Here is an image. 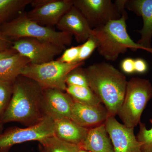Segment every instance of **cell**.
Masks as SVG:
<instances>
[{
  "label": "cell",
  "instance_id": "484cf974",
  "mask_svg": "<svg viewBox=\"0 0 152 152\" xmlns=\"http://www.w3.org/2000/svg\"><path fill=\"white\" fill-rule=\"evenodd\" d=\"M81 45L77 46L72 47L66 49L61 56L56 60L64 63L72 64L77 63V59L80 53Z\"/></svg>",
  "mask_w": 152,
  "mask_h": 152
},
{
  "label": "cell",
  "instance_id": "603a6c76",
  "mask_svg": "<svg viewBox=\"0 0 152 152\" xmlns=\"http://www.w3.org/2000/svg\"><path fill=\"white\" fill-rule=\"evenodd\" d=\"M14 83L0 81V120L10 102Z\"/></svg>",
  "mask_w": 152,
  "mask_h": 152
},
{
  "label": "cell",
  "instance_id": "30bf717a",
  "mask_svg": "<svg viewBox=\"0 0 152 152\" xmlns=\"http://www.w3.org/2000/svg\"><path fill=\"white\" fill-rule=\"evenodd\" d=\"M33 9L26 12L28 18L45 26L53 28L73 6V0H32Z\"/></svg>",
  "mask_w": 152,
  "mask_h": 152
},
{
  "label": "cell",
  "instance_id": "f546056e",
  "mask_svg": "<svg viewBox=\"0 0 152 152\" xmlns=\"http://www.w3.org/2000/svg\"><path fill=\"white\" fill-rule=\"evenodd\" d=\"M16 53L17 52L12 48L4 51L0 52V60L12 56Z\"/></svg>",
  "mask_w": 152,
  "mask_h": 152
},
{
  "label": "cell",
  "instance_id": "6da1fadb",
  "mask_svg": "<svg viewBox=\"0 0 152 152\" xmlns=\"http://www.w3.org/2000/svg\"><path fill=\"white\" fill-rule=\"evenodd\" d=\"M44 89L32 79L19 76L13 83L12 95L0 121L18 122L26 127L40 122L45 117L42 109Z\"/></svg>",
  "mask_w": 152,
  "mask_h": 152
},
{
  "label": "cell",
  "instance_id": "83f0119b",
  "mask_svg": "<svg viewBox=\"0 0 152 152\" xmlns=\"http://www.w3.org/2000/svg\"><path fill=\"white\" fill-rule=\"evenodd\" d=\"M135 72L136 73H146L148 70V63L145 60L141 58L134 59Z\"/></svg>",
  "mask_w": 152,
  "mask_h": 152
},
{
  "label": "cell",
  "instance_id": "3957f363",
  "mask_svg": "<svg viewBox=\"0 0 152 152\" xmlns=\"http://www.w3.org/2000/svg\"><path fill=\"white\" fill-rule=\"evenodd\" d=\"M122 16L118 20L110 21L104 26L93 29L92 34L96 38L99 54L107 61H116L121 54L130 49L133 51L142 50L152 55V48L147 49L135 42L128 34L126 20Z\"/></svg>",
  "mask_w": 152,
  "mask_h": 152
},
{
  "label": "cell",
  "instance_id": "d6986e66",
  "mask_svg": "<svg viewBox=\"0 0 152 152\" xmlns=\"http://www.w3.org/2000/svg\"><path fill=\"white\" fill-rule=\"evenodd\" d=\"M32 0H0V26L10 21L31 4Z\"/></svg>",
  "mask_w": 152,
  "mask_h": 152
},
{
  "label": "cell",
  "instance_id": "9a60e30c",
  "mask_svg": "<svg viewBox=\"0 0 152 152\" xmlns=\"http://www.w3.org/2000/svg\"><path fill=\"white\" fill-rule=\"evenodd\" d=\"M125 8L142 19V27L137 31L141 35L137 43L146 48H152V0H126Z\"/></svg>",
  "mask_w": 152,
  "mask_h": 152
},
{
  "label": "cell",
  "instance_id": "7c38bea8",
  "mask_svg": "<svg viewBox=\"0 0 152 152\" xmlns=\"http://www.w3.org/2000/svg\"><path fill=\"white\" fill-rule=\"evenodd\" d=\"M73 102V99L66 92L56 89L44 90L42 104L44 113L54 121L71 119Z\"/></svg>",
  "mask_w": 152,
  "mask_h": 152
},
{
  "label": "cell",
  "instance_id": "4fadbf2b",
  "mask_svg": "<svg viewBox=\"0 0 152 152\" xmlns=\"http://www.w3.org/2000/svg\"><path fill=\"white\" fill-rule=\"evenodd\" d=\"M56 26L60 31L74 36L79 43L85 42L92 32L87 20L74 6L63 16Z\"/></svg>",
  "mask_w": 152,
  "mask_h": 152
},
{
  "label": "cell",
  "instance_id": "ffe728a7",
  "mask_svg": "<svg viewBox=\"0 0 152 152\" xmlns=\"http://www.w3.org/2000/svg\"><path fill=\"white\" fill-rule=\"evenodd\" d=\"M66 92L74 101L80 103L95 106L102 104L90 87L67 86Z\"/></svg>",
  "mask_w": 152,
  "mask_h": 152
},
{
  "label": "cell",
  "instance_id": "2e32d148",
  "mask_svg": "<svg viewBox=\"0 0 152 152\" xmlns=\"http://www.w3.org/2000/svg\"><path fill=\"white\" fill-rule=\"evenodd\" d=\"M54 135L79 147L86 137L89 129L80 126L71 119L54 121Z\"/></svg>",
  "mask_w": 152,
  "mask_h": 152
},
{
  "label": "cell",
  "instance_id": "52a82bcc",
  "mask_svg": "<svg viewBox=\"0 0 152 152\" xmlns=\"http://www.w3.org/2000/svg\"><path fill=\"white\" fill-rule=\"evenodd\" d=\"M54 121L46 116L37 124L26 128L14 126L0 134V152H9L15 145L25 142L40 141L54 135Z\"/></svg>",
  "mask_w": 152,
  "mask_h": 152
},
{
  "label": "cell",
  "instance_id": "7a4b0ae2",
  "mask_svg": "<svg viewBox=\"0 0 152 152\" xmlns=\"http://www.w3.org/2000/svg\"><path fill=\"white\" fill-rule=\"evenodd\" d=\"M90 88L104 105L109 116H115L124 98L126 76L108 63H95L85 69Z\"/></svg>",
  "mask_w": 152,
  "mask_h": 152
},
{
  "label": "cell",
  "instance_id": "9c48e42d",
  "mask_svg": "<svg viewBox=\"0 0 152 152\" xmlns=\"http://www.w3.org/2000/svg\"><path fill=\"white\" fill-rule=\"evenodd\" d=\"M12 48L27 58L31 64H41L54 61L64 49L47 41L34 38H23L13 41Z\"/></svg>",
  "mask_w": 152,
  "mask_h": 152
},
{
  "label": "cell",
  "instance_id": "5b68a950",
  "mask_svg": "<svg viewBox=\"0 0 152 152\" xmlns=\"http://www.w3.org/2000/svg\"><path fill=\"white\" fill-rule=\"evenodd\" d=\"M152 98V85L149 80L133 77L127 82L123 103L117 115L123 124L134 128L140 122L143 112Z\"/></svg>",
  "mask_w": 152,
  "mask_h": 152
},
{
  "label": "cell",
  "instance_id": "e0dca14e",
  "mask_svg": "<svg viewBox=\"0 0 152 152\" xmlns=\"http://www.w3.org/2000/svg\"><path fill=\"white\" fill-rule=\"evenodd\" d=\"M80 147L81 149L91 152H114L104 124L90 129L86 137Z\"/></svg>",
  "mask_w": 152,
  "mask_h": 152
},
{
  "label": "cell",
  "instance_id": "44dd1931",
  "mask_svg": "<svg viewBox=\"0 0 152 152\" xmlns=\"http://www.w3.org/2000/svg\"><path fill=\"white\" fill-rule=\"evenodd\" d=\"M39 142L41 152H78L80 149L78 145L62 140L54 135Z\"/></svg>",
  "mask_w": 152,
  "mask_h": 152
},
{
  "label": "cell",
  "instance_id": "8992f818",
  "mask_svg": "<svg viewBox=\"0 0 152 152\" xmlns=\"http://www.w3.org/2000/svg\"><path fill=\"white\" fill-rule=\"evenodd\" d=\"M85 62L72 64L61 62L57 60L41 64H28L21 75L37 83L43 89H56L66 91V79L68 74L74 69L82 66Z\"/></svg>",
  "mask_w": 152,
  "mask_h": 152
},
{
  "label": "cell",
  "instance_id": "4dcf8cb0",
  "mask_svg": "<svg viewBox=\"0 0 152 152\" xmlns=\"http://www.w3.org/2000/svg\"><path fill=\"white\" fill-rule=\"evenodd\" d=\"M3 129H4V125L2 124L0 121V134L3 132Z\"/></svg>",
  "mask_w": 152,
  "mask_h": 152
},
{
  "label": "cell",
  "instance_id": "8fae6325",
  "mask_svg": "<svg viewBox=\"0 0 152 152\" xmlns=\"http://www.w3.org/2000/svg\"><path fill=\"white\" fill-rule=\"evenodd\" d=\"M104 126L114 152H142L141 144L134 134V128L127 127L115 116L109 115Z\"/></svg>",
  "mask_w": 152,
  "mask_h": 152
},
{
  "label": "cell",
  "instance_id": "5bb4252c",
  "mask_svg": "<svg viewBox=\"0 0 152 152\" xmlns=\"http://www.w3.org/2000/svg\"><path fill=\"white\" fill-rule=\"evenodd\" d=\"M109 114L103 104L95 106L74 101L71 119L82 126L88 129L104 124Z\"/></svg>",
  "mask_w": 152,
  "mask_h": 152
},
{
  "label": "cell",
  "instance_id": "ba28073f",
  "mask_svg": "<svg viewBox=\"0 0 152 152\" xmlns=\"http://www.w3.org/2000/svg\"><path fill=\"white\" fill-rule=\"evenodd\" d=\"M73 6L85 17L92 29L121 18L111 0H73Z\"/></svg>",
  "mask_w": 152,
  "mask_h": 152
},
{
  "label": "cell",
  "instance_id": "cb8c5ba5",
  "mask_svg": "<svg viewBox=\"0 0 152 152\" xmlns=\"http://www.w3.org/2000/svg\"><path fill=\"white\" fill-rule=\"evenodd\" d=\"M152 125V119L150 120ZM140 129L136 137L141 144L142 152H152V127L148 129L145 124L141 122L139 124Z\"/></svg>",
  "mask_w": 152,
  "mask_h": 152
},
{
  "label": "cell",
  "instance_id": "ac0fdd59",
  "mask_svg": "<svg viewBox=\"0 0 152 152\" xmlns=\"http://www.w3.org/2000/svg\"><path fill=\"white\" fill-rule=\"evenodd\" d=\"M30 63L28 58L18 53L0 60V81L14 83Z\"/></svg>",
  "mask_w": 152,
  "mask_h": 152
},
{
  "label": "cell",
  "instance_id": "7402d4cb",
  "mask_svg": "<svg viewBox=\"0 0 152 152\" xmlns=\"http://www.w3.org/2000/svg\"><path fill=\"white\" fill-rule=\"evenodd\" d=\"M66 83L67 86L89 87L85 69L80 66L71 71L66 78Z\"/></svg>",
  "mask_w": 152,
  "mask_h": 152
},
{
  "label": "cell",
  "instance_id": "1f68e13d",
  "mask_svg": "<svg viewBox=\"0 0 152 152\" xmlns=\"http://www.w3.org/2000/svg\"><path fill=\"white\" fill-rule=\"evenodd\" d=\"M78 152H91L88 151H86V150L81 149H80L79 150V151Z\"/></svg>",
  "mask_w": 152,
  "mask_h": 152
},
{
  "label": "cell",
  "instance_id": "f1b7e54d",
  "mask_svg": "<svg viewBox=\"0 0 152 152\" xmlns=\"http://www.w3.org/2000/svg\"><path fill=\"white\" fill-rule=\"evenodd\" d=\"M13 41L0 32V52L12 48Z\"/></svg>",
  "mask_w": 152,
  "mask_h": 152
},
{
  "label": "cell",
  "instance_id": "4316f807",
  "mask_svg": "<svg viewBox=\"0 0 152 152\" xmlns=\"http://www.w3.org/2000/svg\"><path fill=\"white\" fill-rule=\"evenodd\" d=\"M121 67L124 73L132 74L135 73L134 69V59L127 58L124 59L121 63Z\"/></svg>",
  "mask_w": 152,
  "mask_h": 152
},
{
  "label": "cell",
  "instance_id": "d4e9b609",
  "mask_svg": "<svg viewBox=\"0 0 152 152\" xmlns=\"http://www.w3.org/2000/svg\"><path fill=\"white\" fill-rule=\"evenodd\" d=\"M98 42L96 38L91 34L85 42L81 45L80 53L77 62H83L92 55L95 49L97 48Z\"/></svg>",
  "mask_w": 152,
  "mask_h": 152
},
{
  "label": "cell",
  "instance_id": "277c9868",
  "mask_svg": "<svg viewBox=\"0 0 152 152\" xmlns=\"http://www.w3.org/2000/svg\"><path fill=\"white\" fill-rule=\"evenodd\" d=\"M0 32L14 40L31 38L47 41L66 50L72 43L73 36L69 33L56 31L45 26L28 18L26 12L21 13L0 26Z\"/></svg>",
  "mask_w": 152,
  "mask_h": 152
}]
</instances>
